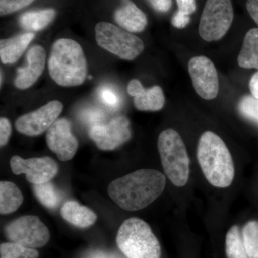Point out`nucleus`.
<instances>
[{
	"instance_id": "obj_1",
	"label": "nucleus",
	"mask_w": 258,
	"mask_h": 258,
	"mask_svg": "<svg viewBox=\"0 0 258 258\" xmlns=\"http://www.w3.org/2000/svg\"><path fill=\"white\" fill-rule=\"evenodd\" d=\"M166 177L155 169H140L112 181L108 187L111 200L126 211L147 208L165 189Z\"/></svg>"
},
{
	"instance_id": "obj_2",
	"label": "nucleus",
	"mask_w": 258,
	"mask_h": 258,
	"mask_svg": "<svg viewBox=\"0 0 258 258\" xmlns=\"http://www.w3.org/2000/svg\"><path fill=\"white\" fill-rule=\"evenodd\" d=\"M198 159L204 175L212 186H230L235 177L233 159L228 148L217 134L208 131L200 137Z\"/></svg>"
},
{
	"instance_id": "obj_3",
	"label": "nucleus",
	"mask_w": 258,
	"mask_h": 258,
	"mask_svg": "<svg viewBox=\"0 0 258 258\" xmlns=\"http://www.w3.org/2000/svg\"><path fill=\"white\" fill-rule=\"evenodd\" d=\"M48 71L51 79L59 86H81L88 73L87 60L82 47L72 39L56 40L51 49Z\"/></svg>"
},
{
	"instance_id": "obj_4",
	"label": "nucleus",
	"mask_w": 258,
	"mask_h": 258,
	"mask_svg": "<svg viewBox=\"0 0 258 258\" xmlns=\"http://www.w3.org/2000/svg\"><path fill=\"white\" fill-rule=\"evenodd\" d=\"M116 243L127 258H160L161 249L150 226L137 217L127 219L118 231Z\"/></svg>"
},
{
	"instance_id": "obj_5",
	"label": "nucleus",
	"mask_w": 258,
	"mask_h": 258,
	"mask_svg": "<svg viewBox=\"0 0 258 258\" xmlns=\"http://www.w3.org/2000/svg\"><path fill=\"white\" fill-rule=\"evenodd\" d=\"M158 149L166 175L173 184L181 187L189 176V159L181 136L174 129L163 131L158 139Z\"/></svg>"
},
{
	"instance_id": "obj_6",
	"label": "nucleus",
	"mask_w": 258,
	"mask_h": 258,
	"mask_svg": "<svg viewBox=\"0 0 258 258\" xmlns=\"http://www.w3.org/2000/svg\"><path fill=\"white\" fill-rule=\"evenodd\" d=\"M95 35L100 47L123 60H133L144 50L139 37L110 23H97Z\"/></svg>"
},
{
	"instance_id": "obj_7",
	"label": "nucleus",
	"mask_w": 258,
	"mask_h": 258,
	"mask_svg": "<svg viewBox=\"0 0 258 258\" xmlns=\"http://www.w3.org/2000/svg\"><path fill=\"white\" fill-rule=\"evenodd\" d=\"M234 19L231 0H207L199 25L200 37L207 42L222 38Z\"/></svg>"
},
{
	"instance_id": "obj_8",
	"label": "nucleus",
	"mask_w": 258,
	"mask_h": 258,
	"mask_svg": "<svg viewBox=\"0 0 258 258\" xmlns=\"http://www.w3.org/2000/svg\"><path fill=\"white\" fill-rule=\"evenodd\" d=\"M5 234L10 242L28 248H40L49 242L50 231L38 217L26 215L7 225Z\"/></svg>"
},
{
	"instance_id": "obj_9",
	"label": "nucleus",
	"mask_w": 258,
	"mask_h": 258,
	"mask_svg": "<svg viewBox=\"0 0 258 258\" xmlns=\"http://www.w3.org/2000/svg\"><path fill=\"white\" fill-rule=\"evenodd\" d=\"M88 135L101 150H115L132 137L130 121L124 115H119L106 124L92 125Z\"/></svg>"
},
{
	"instance_id": "obj_10",
	"label": "nucleus",
	"mask_w": 258,
	"mask_h": 258,
	"mask_svg": "<svg viewBox=\"0 0 258 258\" xmlns=\"http://www.w3.org/2000/svg\"><path fill=\"white\" fill-rule=\"evenodd\" d=\"M188 69L194 88L205 100L216 98L219 92V79L215 64L205 56L192 57Z\"/></svg>"
},
{
	"instance_id": "obj_11",
	"label": "nucleus",
	"mask_w": 258,
	"mask_h": 258,
	"mask_svg": "<svg viewBox=\"0 0 258 258\" xmlns=\"http://www.w3.org/2000/svg\"><path fill=\"white\" fill-rule=\"evenodd\" d=\"M63 105L60 101L48 102L35 111L22 115L15 122L20 133L30 137L40 135L50 128L62 113Z\"/></svg>"
},
{
	"instance_id": "obj_12",
	"label": "nucleus",
	"mask_w": 258,
	"mask_h": 258,
	"mask_svg": "<svg viewBox=\"0 0 258 258\" xmlns=\"http://www.w3.org/2000/svg\"><path fill=\"white\" fill-rule=\"evenodd\" d=\"M10 164L15 174H25L27 180L32 184L49 182L59 171L56 161L49 157L24 159L18 156H13Z\"/></svg>"
},
{
	"instance_id": "obj_13",
	"label": "nucleus",
	"mask_w": 258,
	"mask_h": 258,
	"mask_svg": "<svg viewBox=\"0 0 258 258\" xmlns=\"http://www.w3.org/2000/svg\"><path fill=\"white\" fill-rule=\"evenodd\" d=\"M47 145L60 161L71 160L77 152L79 142L71 131V122L62 118L55 120L47 130Z\"/></svg>"
},
{
	"instance_id": "obj_14",
	"label": "nucleus",
	"mask_w": 258,
	"mask_h": 258,
	"mask_svg": "<svg viewBox=\"0 0 258 258\" xmlns=\"http://www.w3.org/2000/svg\"><path fill=\"white\" fill-rule=\"evenodd\" d=\"M27 64L18 69L15 79V87L28 89L35 84L43 73L46 62V52L40 45H34L26 55Z\"/></svg>"
},
{
	"instance_id": "obj_15",
	"label": "nucleus",
	"mask_w": 258,
	"mask_h": 258,
	"mask_svg": "<svg viewBox=\"0 0 258 258\" xmlns=\"http://www.w3.org/2000/svg\"><path fill=\"white\" fill-rule=\"evenodd\" d=\"M127 91L134 97V106L139 111H160L165 103L164 93L158 86L145 89L139 80L133 79L129 82Z\"/></svg>"
},
{
	"instance_id": "obj_16",
	"label": "nucleus",
	"mask_w": 258,
	"mask_h": 258,
	"mask_svg": "<svg viewBox=\"0 0 258 258\" xmlns=\"http://www.w3.org/2000/svg\"><path fill=\"white\" fill-rule=\"evenodd\" d=\"M115 22L129 32H141L145 30L148 20L145 13L131 0H122L121 6L115 11Z\"/></svg>"
},
{
	"instance_id": "obj_17",
	"label": "nucleus",
	"mask_w": 258,
	"mask_h": 258,
	"mask_svg": "<svg viewBox=\"0 0 258 258\" xmlns=\"http://www.w3.org/2000/svg\"><path fill=\"white\" fill-rule=\"evenodd\" d=\"M35 37L33 32H26L0 41V58L3 64H13L20 58Z\"/></svg>"
},
{
	"instance_id": "obj_18",
	"label": "nucleus",
	"mask_w": 258,
	"mask_h": 258,
	"mask_svg": "<svg viewBox=\"0 0 258 258\" xmlns=\"http://www.w3.org/2000/svg\"><path fill=\"white\" fill-rule=\"evenodd\" d=\"M60 215L66 221L79 228L91 227L97 220L96 214L93 210L74 200L63 204L60 209Z\"/></svg>"
},
{
	"instance_id": "obj_19",
	"label": "nucleus",
	"mask_w": 258,
	"mask_h": 258,
	"mask_svg": "<svg viewBox=\"0 0 258 258\" xmlns=\"http://www.w3.org/2000/svg\"><path fill=\"white\" fill-rule=\"evenodd\" d=\"M237 62L243 69L258 70V28L251 29L246 34Z\"/></svg>"
},
{
	"instance_id": "obj_20",
	"label": "nucleus",
	"mask_w": 258,
	"mask_h": 258,
	"mask_svg": "<svg viewBox=\"0 0 258 258\" xmlns=\"http://www.w3.org/2000/svg\"><path fill=\"white\" fill-rule=\"evenodd\" d=\"M24 198L18 186L10 181L0 182V213L8 215L13 213L23 203Z\"/></svg>"
},
{
	"instance_id": "obj_21",
	"label": "nucleus",
	"mask_w": 258,
	"mask_h": 258,
	"mask_svg": "<svg viewBox=\"0 0 258 258\" xmlns=\"http://www.w3.org/2000/svg\"><path fill=\"white\" fill-rule=\"evenodd\" d=\"M53 9H45L24 13L19 19L22 28L31 31H40L48 26L55 18Z\"/></svg>"
},
{
	"instance_id": "obj_22",
	"label": "nucleus",
	"mask_w": 258,
	"mask_h": 258,
	"mask_svg": "<svg viewBox=\"0 0 258 258\" xmlns=\"http://www.w3.org/2000/svg\"><path fill=\"white\" fill-rule=\"evenodd\" d=\"M32 189L39 202L48 209L57 208L63 198L60 190L50 181L44 184H33Z\"/></svg>"
},
{
	"instance_id": "obj_23",
	"label": "nucleus",
	"mask_w": 258,
	"mask_h": 258,
	"mask_svg": "<svg viewBox=\"0 0 258 258\" xmlns=\"http://www.w3.org/2000/svg\"><path fill=\"white\" fill-rule=\"evenodd\" d=\"M226 254L228 258H249L244 247L240 227L232 226L226 235Z\"/></svg>"
},
{
	"instance_id": "obj_24",
	"label": "nucleus",
	"mask_w": 258,
	"mask_h": 258,
	"mask_svg": "<svg viewBox=\"0 0 258 258\" xmlns=\"http://www.w3.org/2000/svg\"><path fill=\"white\" fill-rule=\"evenodd\" d=\"M244 247L249 258H258V222L250 221L242 230Z\"/></svg>"
},
{
	"instance_id": "obj_25",
	"label": "nucleus",
	"mask_w": 258,
	"mask_h": 258,
	"mask_svg": "<svg viewBox=\"0 0 258 258\" xmlns=\"http://www.w3.org/2000/svg\"><path fill=\"white\" fill-rule=\"evenodd\" d=\"M1 258H38L36 249L24 247L15 242H5L0 245Z\"/></svg>"
},
{
	"instance_id": "obj_26",
	"label": "nucleus",
	"mask_w": 258,
	"mask_h": 258,
	"mask_svg": "<svg viewBox=\"0 0 258 258\" xmlns=\"http://www.w3.org/2000/svg\"><path fill=\"white\" fill-rule=\"evenodd\" d=\"M241 114L247 119L258 123V99L246 96L241 99L238 106Z\"/></svg>"
},
{
	"instance_id": "obj_27",
	"label": "nucleus",
	"mask_w": 258,
	"mask_h": 258,
	"mask_svg": "<svg viewBox=\"0 0 258 258\" xmlns=\"http://www.w3.org/2000/svg\"><path fill=\"white\" fill-rule=\"evenodd\" d=\"M35 0H0V15L5 16L26 8Z\"/></svg>"
},
{
	"instance_id": "obj_28",
	"label": "nucleus",
	"mask_w": 258,
	"mask_h": 258,
	"mask_svg": "<svg viewBox=\"0 0 258 258\" xmlns=\"http://www.w3.org/2000/svg\"><path fill=\"white\" fill-rule=\"evenodd\" d=\"M12 133V126L10 120L6 118H0V146L5 147L9 142Z\"/></svg>"
},
{
	"instance_id": "obj_29",
	"label": "nucleus",
	"mask_w": 258,
	"mask_h": 258,
	"mask_svg": "<svg viewBox=\"0 0 258 258\" xmlns=\"http://www.w3.org/2000/svg\"><path fill=\"white\" fill-rule=\"evenodd\" d=\"M101 101L110 107H116L119 101L115 93L108 88H104L100 93Z\"/></svg>"
},
{
	"instance_id": "obj_30",
	"label": "nucleus",
	"mask_w": 258,
	"mask_h": 258,
	"mask_svg": "<svg viewBox=\"0 0 258 258\" xmlns=\"http://www.w3.org/2000/svg\"><path fill=\"white\" fill-rule=\"evenodd\" d=\"M190 22V16L178 10L171 20V24L176 28H184Z\"/></svg>"
},
{
	"instance_id": "obj_31",
	"label": "nucleus",
	"mask_w": 258,
	"mask_h": 258,
	"mask_svg": "<svg viewBox=\"0 0 258 258\" xmlns=\"http://www.w3.org/2000/svg\"><path fill=\"white\" fill-rule=\"evenodd\" d=\"M179 11L185 15H190L196 10L195 0H176Z\"/></svg>"
},
{
	"instance_id": "obj_32",
	"label": "nucleus",
	"mask_w": 258,
	"mask_h": 258,
	"mask_svg": "<svg viewBox=\"0 0 258 258\" xmlns=\"http://www.w3.org/2000/svg\"><path fill=\"white\" fill-rule=\"evenodd\" d=\"M156 11L166 13L171 9L172 5L171 0H147Z\"/></svg>"
},
{
	"instance_id": "obj_33",
	"label": "nucleus",
	"mask_w": 258,
	"mask_h": 258,
	"mask_svg": "<svg viewBox=\"0 0 258 258\" xmlns=\"http://www.w3.org/2000/svg\"><path fill=\"white\" fill-rule=\"evenodd\" d=\"M246 7L251 18L258 25V0H247Z\"/></svg>"
},
{
	"instance_id": "obj_34",
	"label": "nucleus",
	"mask_w": 258,
	"mask_h": 258,
	"mask_svg": "<svg viewBox=\"0 0 258 258\" xmlns=\"http://www.w3.org/2000/svg\"><path fill=\"white\" fill-rule=\"evenodd\" d=\"M249 86L252 96L258 99V72L255 73L251 78Z\"/></svg>"
},
{
	"instance_id": "obj_35",
	"label": "nucleus",
	"mask_w": 258,
	"mask_h": 258,
	"mask_svg": "<svg viewBox=\"0 0 258 258\" xmlns=\"http://www.w3.org/2000/svg\"><path fill=\"white\" fill-rule=\"evenodd\" d=\"M3 71H1V86L3 85Z\"/></svg>"
}]
</instances>
